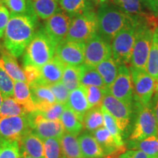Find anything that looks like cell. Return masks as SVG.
Masks as SVG:
<instances>
[{
    "mask_svg": "<svg viewBox=\"0 0 158 158\" xmlns=\"http://www.w3.org/2000/svg\"><path fill=\"white\" fill-rule=\"evenodd\" d=\"M37 24V16L11 14L4 34V46L7 52L15 58L21 56L36 32Z\"/></svg>",
    "mask_w": 158,
    "mask_h": 158,
    "instance_id": "obj_1",
    "label": "cell"
},
{
    "mask_svg": "<svg viewBox=\"0 0 158 158\" xmlns=\"http://www.w3.org/2000/svg\"><path fill=\"white\" fill-rule=\"evenodd\" d=\"M96 13L98 34L109 43L118 32L127 27L136 24L143 19L124 13L108 1L99 5Z\"/></svg>",
    "mask_w": 158,
    "mask_h": 158,
    "instance_id": "obj_2",
    "label": "cell"
},
{
    "mask_svg": "<svg viewBox=\"0 0 158 158\" xmlns=\"http://www.w3.org/2000/svg\"><path fill=\"white\" fill-rule=\"evenodd\" d=\"M56 45L47 35L44 28L35 32L25 50L23 66L31 65L41 68L55 55Z\"/></svg>",
    "mask_w": 158,
    "mask_h": 158,
    "instance_id": "obj_3",
    "label": "cell"
},
{
    "mask_svg": "<svg viewBox=\"0 0 158 158\" xmlns=\"http://www.w3.org/2000/svg\"><path fill=\"white\" fill-rule=\"evenodd\" d=\"M133 109V125L127 141H137L158 134L157 121L151 102L143 105L135 100Z\"/></svg>",
    "mask_w": 158,
    "mask_h": 158,
    "instance_id": "obj_4",
    "label": "cell"
},
{
    "mask_svg": "<svg viewBox=\"0 0 158 158\" xmlns=\"http://www.w3.org/2000/svg\"><path fill=\"white\" fill-rule=\"evenodd\" d=\"M155 29H153L152 23L143 19L140 21L136 28L135 43L130 66L140 70H147Z\"/></svg>",
    "mask_w": 158,
    "mask_h": 158,
    "instance_id": "obj_5",
    "label": "cell"
},
{
    "mask_svg": "<svg viewBox=\"0 0 158 158\" xmlns=\"http://www.w3.org/2000/svg\"><path fill=\"white\" fill-rule=\"evenodd\" d=\"M102 106L113 116L119 128L124 142L131 133L134 121V109L120 101L110 93L106 92Z\"/></svg>",
    "mask_w": 158,
    "mask_h": 158,
    "instance_id": "obj_6",
    "label": "cell"
},
{
    "mask_svg": "<svg viewBox=\"0 0 158 158\" xmlns=\"http://www.w3.org/2000/svg\"><path fill=\"white\" fill-rule=\"evenodd\" d=\"M97 33V13L94 10H92L73 18L65 40L68 41L85 43Z\"/></svg>",
    "mask_w": 158,
    "mask_h": 158,
    "instance_id": "obj_7",
    "label": "cell"
},
{
    "mask_svg": "<svg viewBox=\"0 0 158 158\" xmlns=\"http://www.w3.org/2000/svg\"><path fill=\"white\" fill-rule=\"evenodd\" d=\"M139 22L127 27L118 32L110 43L112 57L119 65L130 64L135 39L136 28Z\"/></svg>",
    "mask_w": 158,
    "mask_h": 158,
    "instance_id": "obj_8",
    "label": "cell"
},
{
    "mask_svg": "<svg viewBox=\"0 0 158 158\" xmlns=\"http://www.w3.org/2000/svg\"><path fill=\"white\" fill-rule=\"evenodd\" d=\"M129 68L133 81L134 100L143 105L150 103L157 89L155 81L146 70L132 66Z\"/></svg>",
    "mask_w": 158,
    "mask_h": 158,
    "instance_id": "obj_9",
    "label": "cell"
},
{
    "mask_svg": "<svg viewBox=\"0 0 158 158\" xmlns=\"http://www.w3.org/2000/svg\"><path fill=\"white\" fill-rule=\"evenodd\" d=\"M108 91L120 101L130 107L133 108L134 92L131 73L127 64H120L117 76L113 84L108 88Z\"/></svg>",
    "mask_w": 158,
    "mask_h": 158,
    "instance_id": "obj_10",
    "label": "cell"
},
{
    "mask_svg": "<svg viewBox=\"0 0 158 158\" xmlns=\"http://www.w3.org/2000/svg\"><path fill=\"white\" fill-rule=\"evenodd\" d=\"M31 130L43 141L51 138H61L64 129L60 120H48L43 117L39 110L27 114Z\"/></svg>",
    "mask_w": 158,
    "mask_h": 158,
    "instance_id": "obj_11",
    "label": "cell"
},
{
    "mask_svg": "<svg viewBox=\"0 0 158 158\" xmlns=\"http://www.w3.org/2000/svg\"><path fill=\"white\" fill-rule=\"evenodd\" d=\"M29 130L31 127L27 115L0 118V141H19Z\"/></svg>",
    "mask_w": 158,
    "mask_h": 158,
    "instance_id": "obj_12",
    "label": "cell"
},
{
    "mask_svg": "<svg viewBox=\"0 0 158 158\" xmlns=\"http://www.w3.org/2000/svg\"><path fill=\"white\" fill-rule=\"evenodd\" d=\"M110 57H112L110 43L102 38L98 33L85 43V64L96 67Z\"/></svg>",
    "mask_w": 158,
    "mask_h": 158,
    "instance_id": "obj_13",
    "label": "cell"
},
{
    "mask_svg": "<svg viewBox=\"0 0 158 158\" xmlns=\"http://www.w3.org/2000/svg\"><path fill=\"white\" fill-rule=\"evenodd\" d=\"M72 19L61 10L45 21L44 27L45 32L56 45L66 38Z\"/></svg>",
    "mask_w": 158,
    "mask_h": 158,
    "instance_id": "obj_14",
    "label": "cell"
},
{
    "mask_svg": "<svg viewBox=\"0 0 158 158\" xmlns=\"http://www.w3.org/2000/svg\"><path fill=\"white\" fill-rule=\"evenodd\" d=\"M85 43L63 40L56 45L55 55L65 65L78 67L84 63Z\"/></svg>",
    "mask_w": 158,
    "mask_h": 158,
    "instance_id": "obj_15",
    "label": "cell"
},
{
    "mask_svg": "<svg viewBox=\"0 0 158 158\" xmlns=\"http://www.w3.org/2000/svg\"><path fill=\"white\" fill-rule=\"evenodd\" d=\"M65 65L56 55L40 68V78L38 84L45 86L56 84L62 80Z\"/></svg>",
    "mask_w": 158,
    "mask_h": 158,
    "instance_id": "obj_16",
    "label": "cell"
},
{
    "mask_svg": "<svg viewBox=\"0 0 158 158\" xmlns=\"http://www.w3.org/2000/svg\"><path fill=\"white\" fill-rule=\"evenodd\" d=\"M92 135L102 150L105 157H117V155L119 156L120 154L125 151L126 147H118L113 136L104 126L93 132Z\"/></svg>",
    "mask_w": 158,
    "mask_h": 158,
    "instance_id": "obj_17",
    "label": "cell"
},
{
    "mask_svg": "<svg viewBox=\"0 0 158 158\" xmlns=\"http://www.w3.org/2000/svg\"><path fill=\"white\" fill-rule=\"evenodd\" d=\"M20 152L34 158H45L44 141L29 130L19 141Z\"/></svg>",
    "mask_w": 158,
    "mask_h": 158,
    "instance_id": "obj_18",
    "label": "cell"
},
{
    "mask_svg": "<svg viewBox=\"0 0 158 158\" xmlns=\"http://www.w3.org/2000/svg\"><path fill=\"white\" fill-rule=\"evenodd\" d=\"M65 105L74 112L82 122L85 114L90 109L84 86L81 85L79 87L70 92L68 102Z\"/></svg>",
    "mask_w": 158,
    "mask_h": 158,
    "instance_id": "obj_19",
    "label": "cell"
},
{
    "mask_svg": "<svg viewBox=\"0 0 158 158\" xmlns=\"http://www.w3.org/2000/svg\"><path fill=\"white\" fill-rule=\"evenodd\" d=\"M29 86L33 101L36 105L37 110L39 111L56 102V98L49 86L38 83L29 85Z\"/></svg>",
    "mask_w": 158,
    "mask_h": 158,
    "instance_id": "obj_20",
    "label": "cell"
},
{
    "mask_svg": "<svg viewBox=\"0 0 158 158\" xmlns=\"http://www.w3.org/2000/svg\"><path fill=\"white\" fill-rule=\"evenodd\" d=\"M83 158H103L105 155L92 133L84 131L78 136Z\"/></svg>",
    "mask_w": 158,
    "mask_h": 158,
    "instance_id": "obj_21",
    "label": "cell"
},
{
    "mask_svg": "<svg viewBox=\"0 0 158 158\" xmlns=\"http://www.w3.org/2000/svg\"><path fill=\"white\" fill-rule=\"evenodd\" d=\"M13 98L25 108L27 113L37 110L36 105L33 101L30 86L26 81H15Z\"/></svg>",
    "mask_w": 158,
    "mask_h": 158,
    "instance_id": "obj_22",
    "label": "cell"
},
{
    "mask_svg": "<svg viewBox=\"0 0 158 158\" xmlns=\"http://www.w3.org/2000/svg\"><path fill=\"white\" fill-rule=\"evenodd\" d=\"M0 68L2 69L14 81H26L27 79L23 72L16 59L13 56L7 52H3L0 57Z\"/></svg>",
    "mask_w": 158,
    "mask_h": 158,
    "instance_id": "obj_23",
    "label": "cell"
},
{
    "mask_svg": "<svg viewBox=\"0 0 158 158\" xmlns=\"http://www.w3.org/2000/svg\"><path fill=\"white\" fill-rule=\"evenodd\" d=\"M59 7L71 18L94 10V5L90 0H59Z\"/></svg>",
    "mask_w": 158,
    "mask_h": 158,
    "instance_id": "obj_24",
    "label": "cell"
},
{
    "mask_svg": "<svg viewBox=\"0 0 158 158\" xmlns=\"http://www.w3.org/2000/svg\"><path fill=\"white\" fill-rule=\"evenodd\" d=\"M78 68L81 85L84 86H94L108 89L106 87L103 79L95 67L90 66L84 63Z\"/></svg>",
    "mask_w": 158,
    "mask_h": 158,
    "instance_id": "obj_25",
    "label": "cell"
},
{
    "mask_svg": "<svg viewBox=\"0 0 158 158\" xmlns=\"http://www.w3.org/2000/svg\"><path fill=\"white\" fill-rule=\"evenodd\" d=\"M127 149L141 150L150 157L158 156V134L147 137L137 141H125Z\"/></svg>",
    "mask_w": 158,
    "mask_h": 158,
    "instance_id": "obj_26",
    "label": "cell"
},
{
    "mask_svg": "<svg viewBox=\"0 0 158 158\" xmlns=\"http://www.w3.org/2000/svg\"><path fill=\"white\" fill-rule=\"evenodd\" d=\"M60 141L64 158H83L77 136L64 132Z\"/></svg>",
    "mask_w": 158,
    "mask_h": 158,
    "instance_id": "obj_27",
    "label": "cell"
},
{
    "mask_svg": "<svg viewBox=\"0 0 158 158\" xmlns=\"http://www.w3.org/2000/svg\"><path fill=\"white\" fill-rule=\"evenodd\" d=\"M37 18L46 20L61 10L59 0H31Z\"/></svg>",
    "mask_w": 158,
    "mask_h": 158,
    "instance_id": "obj_28",
    "label": "cell"
},
{
    "mask_svg": "<svg viewBox=\"0 0 158 158\" xmlns=\"http://www.w3.org/2000/svg\"><path fill=\"white\" fill-rule=\"evenodd\" d=\"M64 132L78 136L82 133L84 130L83 123L79 120L73 111L70 109L68 106L64 108V111L60 118Z\"/></svg>",
    "mask_w": 158,
    "mask_h": 158,
    "instance_id": "obj_29",
    "label": "cell"
},
{
    "mask_svg": "<svg viewBox=\"0 0 158 158\" xmlns=\"http://www.w3.org/2000/svg\"><path fill=\"white\" fill-rule=\"evenodd\" d=\"M119 64L113 57L106 59L95 67L103 79L106 87H110L117 76Z\"/></svg>",
    "mask_w": 158,
    "mask_h": 158,
    "instance_id": "obj_30",
    "label": "cell"
},
{
    "mask_svg": "<svg viewBox=\"0 0 158 158\" xmlns=\"http://www.w3.org/2000/svg\"><path fill=\"white\" fill-rule=\"evenodd\" d=\"M147 72L155 81L158 89V27L154 31L152 43L150 49L147 65Z\"/></svg>",
    "mask_w": 158,
    "mask_h": 158,
    "instance_id": "obj_31",
    "label": "cell"
},
{
    "mask_svg": "<svg viewBox=\"0 0 158 158\" xmlns=\"http://www.w3.org/2000/svg\"><path fill=\"white\" fill-rule=\"evenodd\" d=\"M82 123L85 131L91 133L103 127L104 120L101 107L91 108L85 114Z\"/></svg>",
    "mask_w": 158,
    "mask_h": 158,
    "instance_id": "obj_32",
    "label": "cell"
},
{
    "mask_svg": "<svg viewBox=\"0 0 158 158\" xmlns=\"http://www.w3.org/2000/svg\"><path fill=\"white\" fill-rule=\"evenodd\" d=\"M112 4L124 13L134 17L143 18L144 0H111Z\"/></svg>",
    "mask_w": 158,
    "mask_h": 158,
    "instance_id": "obj_33",
    "label": "cell"
},
{
    "mask_svg": "<svg viewBox=\"0 0 158 158\" xmlns=\"http://www.w3.org/2000/svg\"><path fill=\"white\" fill-rule=\"evenodd\" d=\"M2 4L5 5L11 14L37 16L31 0H2Z\"/></svg>",
    "mask_w": 158,
    "mask_h": 158,
    "instance_id": "obj_34",
    "label": "cell"
},
{
    "mask_svg": "<svg viewBox=\"0 0 158 158\" xmlns=\"http://www.w3.org/2000/svg\"><path fill=\"white\" fill-rule=\"evenodd\" d=\"M28 114L24 108L13 98H7L3 100L0 108V118L10 116H26Z\"/></svg>",
    "mask_w": 158,
    "mask_h": 158,
    "instance_id": "obj_35",
    "label": "cell"
},
{
    "mask_svg": "<svg viewBox=\"0 0 158 158\" xmlns=\"http://www.w3.org/2000/svg\"><path fill=\"white\" fill-rule=\"evenodd\" d=\"M102 115H103L104 127L107 129L110 133L113 136L116 143L119 147H125V142L122 138V133L120 132L118 124H116V120L114 119L113 116L108 111L106 108L101 106Z\"/></svg>",
    "mask_w": 158,
    "mask_h": 158,
    "instance_id": "obj_36",
    "label": "cell"
},
{
    "mask_svg": "<svg viewBox=\"0 0 158 158\" xmlns=\"http://www.w3.org/2000/svg\"><path fill=\"white\" fill-rule=\"evenodd\" d=\"M78 67L66 65L64 68L61 81L70 92L81 86Z\"/></svg>",
    "mask_w": 158,
    "mask_h": 158,
    "instance_id": "obj_37",
    "label": "cell"
},
{
    "mask_svg": "<svg viewBox=\"0 0 158 158\" xmlns=\"http://www.w3.org/2000/svg\"><path fill=\"white\" fill-rule=\"evenodd\" d=\"M84 87L90 108L101 107L104 97L108 89H103L94 86H84Z\"/></svg>",
    "mask_w": 158,
    "mask_h": 158,
    "instance_id": "obj_38",
    "label": "cell"
},
{
    "mask_svg": "<svg viewBox=\"0 0 158 158\" xmlns=\"http://www.w3.org/2000/svg\"><path fill=\"white\" fill-rule=\"evenodd\" d=\"M45 158H64L60 138H51L44 140Z\"/></svg>",
    "mask_w": 158,
    "mask_h": 158,
    "instance_id": "obj_39",
    "label": "cell"
},
{
    "mask_svg": "<svg viewBox=\"0 0 158 158\" xmlns=\"http://www.w3.org/2000/svg\"><path fill=\"white\" fill-rule=\"evenodd\" d=\"M19 141H0V158H20Z\"/></svg>",
    "mask_w": 158,
    "mask_h": 158,
    "instance_id": "obj_40",
    "label": "cell"
},
{
    "mask_svg": "<svg viewBox=\"0 0 158 158\" xmlns=\"http://www.w3.org/2000/svg\"><path fill=\"white\" fill-rule=\"evenodd\" d=\"M15 81L8 75L0 68V92L2 94L4 99L13 98Z\"/></svg>",
    "mask_w": 158,
    "mask_h": 158,
    "instance_id": "obj_41",
    "label": "cell"
},
{
    "mask_svg": "<svg viewBox=\"0 0 158 158\" xmlns=\"http://www.w3.org/2000/svg\"><path fill=\"white\" fill-rule=\"evenodd\" d=\"M65 107H66L65 104L55 102L40 112L43 116V117L48 120H54V121L60 120Z\"/></svg>",
    "mask_w": 158,
    "mask_h": 158,
    "instance_id": "obj_42",
    "label": "cell"
},
{
    "mask_svg": "<svg viewBox=\"0 0 158 158\" xmlns=\"http://www.w3.org/2000/svg\"><path fill=\"white\" fill-rule=\"evenodd\" d=\"M49 88L54 94L56 102L62 104L67 103L70 92L66 88V86L62 84V81L51 85V86H49Z\"/></svg>",
    "mask_w": 158,
    "mask_h": 158,
    "instance_id": "obj_43",
    "label": "cell"
},
{
    "mask_svg": "<svg viewBox=\"0 0 158 158\" xmlns=\"http://www.w3.org/2000/svg\"><path fill=\"white\" fill-rule=\"evenodd\" d=\"M23 67H24L23 72H24L27 84L31 85L38 82L40 78V68L31 66V65H27Z\"/></svg>",
    "mask_w": 158,
    "mask_h": 158,
    "instance_id": "obj_44",
    "label": "cell"
},
{
    "mask_svg": "<svg viewBox=\"0 0 158 158\" xmlns=\"http://www.w3.org/2000/svg\"><path fill=\"white\" fill-rule=\"evenodd\" d=\"M10 18V15L8 9L2 4L0 3V39L4 36Z\"/></svg>",
    "mask_w": 158,
    "mask_h": 158,
    "instance_id": "obj_45",
    "label": "cell"
},
{
    "mask_svg": "<svg viewBox=\"0 0 158 158\" xmlns=\"http://www.w3.org/2000/svg\"><path fill=\"white\" fill-rule=\"evenodd\" d=\"M118 158H151L149 155L138 149H127L120 154Z\"/></svg>",
    "mask_w": 158,
    "mask_h": 158,
    "instance_id": "obj_46",
    "label": "cell"
},
{
    "mask_svg": "<svg viewBox=\"0 0 158 158\" xmlns=\"http://www.w3.org/2000/svg\"><path fill=\"white\" fill-rule=\"evenodd\" d=\"M144 5L154 16L158 18V0H144Z\"/></svg>",
    "mask_w": 158,
    "mask_h": 158,
    "instance_id": "obj_47",
    "label": "cell"
},
{
    "mask_svg": "<svg viewBox=\"0 0 158 158\" xmlns=\"http://www.w3.org/2000/svg\"><path fill=\"white\" fill-rule=\"evenodd\" d=\"M152 106L154 113H155L156 121L157 124V130H158V89L155 91V93L154 94L152 100L151 101Z\"/></svg>",
    "mask_w": 158,
    "mask_h": 158,
    "instance_id": "obj_48",
    "label": "cell"
},
{
    "mask_svg": "<svg viewBox=\"0 0 158 158\" xmlns=\"http://www.w3.org/2000/svg\"><path fill=\"white\" fill-rule=\"evenodd\" d=\"M91 2H92V3L94 4V5L97 6V5H101V4L106 2H108V0H90Z\"/></svg>",
    "mask_w": 158,
    "mask_h": 158,
    "instance_id": "obj_49",
    "label": "cell"
},
{
    "mask_svg": "<svg viewBox=\"0 0 158 158\" xmlns=\"http://www.w3.org/2000/svg\"><path fill=\"white\" fill-rule=\"evenodd\" d=\"M20 158H34V157H30V156L26 155L25 153L21 152V157Z\"/></svg>",
    "mask_w": 158,
    "mask_h": 158,
    "instance_id": "obj_50",
    "label": "cell"
},
{
    "mask_svg": "<svg viewBox=\"0 0 158 158\" xmlns=\"http://www.w3.org/2000/svg\"><path fill=\"white\" fill-rule=\"evenodd\" d=\"M3 100H4V97L2 95V94L1 93V92H0V108H1L2 105Z\"/></svg>",
    "mask_w": 158,
    "mask_h": 158,
    "instance_id": "obj_51",
    "label": "cell"
},
{
    "mask_svg": "<svg viewBox=\"0 0 158 158\" xmlns=\"http://www.w3.org/2000/svg\"><path fill=\"white\" fill-rule=\"evenodd\" d=\"M105 158H118V157H106Z\"/></svg>",
    "mask_w": 158,
    "mask_h": 158,
    "instance_id": "obj_52",
    "label": "cell"
},
{
    "mask_svg": "<svg viewBox=\"0 0 158 158\" xmlns=\"http://www.w3.org/2000/svg\"><path fill=\"white\" fill-rule=\"evenodd\" d=\"M151 158H158V156H155V157H151Z\"/></svg>",
    "mask_w": 158,
    "mask_h": 158,
    "instance_id": "obj_53",
    "label": "cell"
},
{
    "mask_svg": "<svg viewBox=\"0 0 158 158\" xmlns=\"http://www.w3.org/2000/svg\"><path fill=\"white\" fill-rule=\"evenodd\" d=\"M2 0H0V3H2Z\"/></svg>",
    "mask_w": 158,
    "mask_h": 158,
    "instance_id": "obj_54",
    "label": "cell"
},
{
    "mask_svg": "<svg viewBox=\"0 0 158 158\" xmlns=\"http://www.w3.org/2000/svg\"><path fill=\"white\" fill-rule=\"evenodd\" d=\"M103 158H105V157H103Z\"/></svg>",
    "mask_w": 158,
    "mask_h": 158,
    "instance_id": "obj_55",
    "label": "cell"
}]
</instances>
